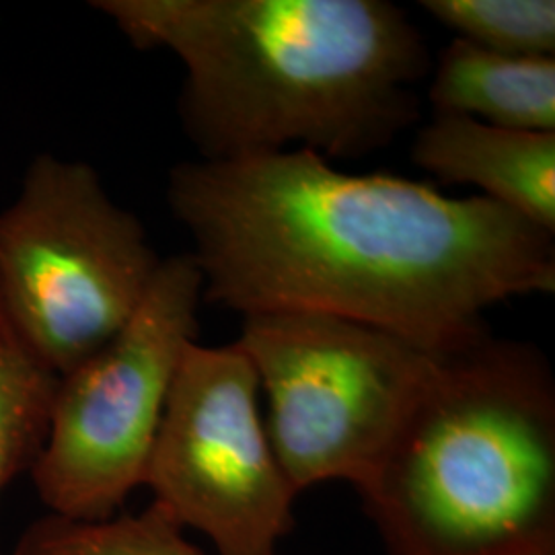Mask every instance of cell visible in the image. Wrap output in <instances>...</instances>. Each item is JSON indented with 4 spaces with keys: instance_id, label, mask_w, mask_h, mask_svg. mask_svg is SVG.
<instances>
[{
    "instance_id": "5bb4252c",
    "label": "cell",
    "mask_w": 555,
    "mask_h": 555,
    "mask_svg": "<svg viewBox=\"0 0 555 555\" xmlns=\"http://www.w3.org/2000/svg\"><path fill=\"white\" fill-rule=\"evenodd\" d=\"M13 555H34V554H25V552H21V550H15V554Z\"/></svg>"
},
{
    "instance_id": "8992f818",
    "label": "cell",
    "mask_w": 555,
    "mask_h": 555,
    "mask_svg": "<svg viewBox=\"0 0 555 555\" xmlns=\"http://www.w3.org/2000/svg\"><path fill=\"white\" fill-rule=\"evenodd\" d=\"M204 282L190 254L160 261L137 313L59 378L31 479L52 516L100 522L144 486L179 362L198 341Z\"/></svg>"
},
{
    "instance_id": "6da1fadb",
    "label": "cell",
    "mask_w": 555,
    "mask_h": 555,
    "mask_svg": "<svg viewBox=\"0 0 555 555\" xmlns=\"http://www.w3.org/2000/svg\"><path fill=\"white\" fill-rule=\"evenodd\" d=\"M167 202L194 241L204 302L241 315L352 319L442 357L490 334L488 309L555 291V235L535 222L307 149L185 160Z\"/></svg>"
},
{
    "instance_id": "7c38bea8",
    "label": "cell",
    "mask_w": 555,
    "mask_h": 555,
    "mask_svg": "<svg viewBox=\"0 0 555 555\" xmlns=\"http://www.w3.org/2000/svg\"><path fill=\"white\" fill-rule=\"evenodd\" d=\"M442 27L488 52L516 59H554V0H422Z\"/></svg>"
},
{
    "instance_id": "7a4b0ae2",
    "label": "cell",
    "mask_w": 555,
    "mask_h": 555,
    "mask_svg": "<svg viewBox=\"0 0 555 555\" xmlns=\"http://www.w3.org/2000/svg\"><path fill=\"white\" fill-rule=\"evenodd\" d=\"M139 50L183 64V132L199 160L307 149L360 159L414 126L433 64L387 0H95Z\"/></svg>"
},
{
    "instance_id": "8fae6325",
    "label": "cell",
    "mask_w": 555,
    "mask_h": 555,
    "mask_svg": "<svg viewBox=\"0 0 555 555\" xmlns=\"http://www.w3.org/2000/svg\"><path fill=\"white\" fill-rule=\"evenodd\" d=\"M183 531L153 502L139 515H116L100 522L50 515L27 529L17 550L34 555H204Z\"/></svg>"
},
{
    "instance_id": "277c9868",
    "label": "cell",
    "mask_w": 555,
    "mask_h": 555,
    "mask_svg": "<svg viewBox=\"0 0 555 555\" xmlns=\"http://www.w3.org/2000/svg\"><path fill=\"white\" fill-rule=\"evenodd\" d=\"M160 261L142 222L82 160H31L0 212V295L59 377L130 321Z\"/></svg>"
},
{
    "instance_id": "30bf717a",
    "label": "cell",
    "mask_w": 555,
    "mask_h": 555,
    "mask_svg": "<svg viewBox=\"0 0 555 555\" xmlns=\"http://www.w3.org/2000/svg\"><path fill=\"white\" fill-rule=\"evenodd\" d=\"M59 378L23 336L0 295V496L40 456Z\"/></svg>"
},
{
    "instance_id": "52a82bcc",
    "label": "cell",
    "mask_w": 555,
    "mask_h": 555,
    "mask_svg": "<svg viewBox=\"0 0 555 555\" xmlns=\"http://www.w3.org/2000/svg\"><path fill=\"white\" fill-rule=\"evenodd\" d=\"M144 486L219 555H276L298 496L259 414V380L235 344L194 341L179 362Z\"/></svg>"
},
{
    "instance_id": "5b68a950",
    "label": "cell",
    "mask_w": 555,
    "mask_h": 555,
    "mask_svg": "<svg viewBox=\"0 0 555 555\" xmlns=\"http://www.w3.org/2000/svg\"><path fill=\"white\" fill-rule=\"evenodd\" d=\"M266 393V430L295 492L375 472L437 358L352 319L243 315L237 341Z\"/></svg>"
},
{
    "instance_id": "9c48e42d",
    "label": "cell",
    "mask_w": 555,
    "mask_h": 555,
    "mask_svg": "<svg viewBox=\"0 0 555 555\" xmlns=\"http://www.w3.org/2000/svg\"><path fill=\"white\" fill-rule=\"evenodd\" d=\"M430 70L428 101L435 114L520 132H555V59L504 56L455 38Z\"/></svg>"
},
{
    "instance_id": "ba28073f",
    "label": "cell",
    "mask_w": 555,
    "mask_h": 555,
    "mask_svg": "<svg viewBox=\"0 0 555 555\" xmlns=\"http://www.w3.org/2000/svg\"><path fill=\"white\" fill-rule=\"evenodd\" d=\"M412 160L442 183L474 185L555 235V132L435 114L417 128Z\"/></svg>"
},
{
    "instance_id": "4fadbf2b",
    "label": "cell",
    "mask_w": 555,
    "mask_h": 555,
    "mask_svg": "<svg viewBox=\"0 0 555 555\" xmlns=\"http://www.w3.org/2000/svg\"><path fill=\"white\" fill-rule=\"evenodd\" d=\"M518 555H555V550H543V552H529V554Z\"/></svg>"
},
{
    "instance_id": "3957f363",
    "label": "cell",
    "mask_w": 555,
    "mask_h": 555,
    "mask_svg": "<svg viewBox=\"0 0 555 555\" xmlns=\"http://www.w3.org/2000/svg\"><path fill=\"white\" fill-rule=\"evenodd\" d=\"M358 492L389 555L555 550L547 358L492 334L438 357Z\"/></svg>"
}]
</instances>
